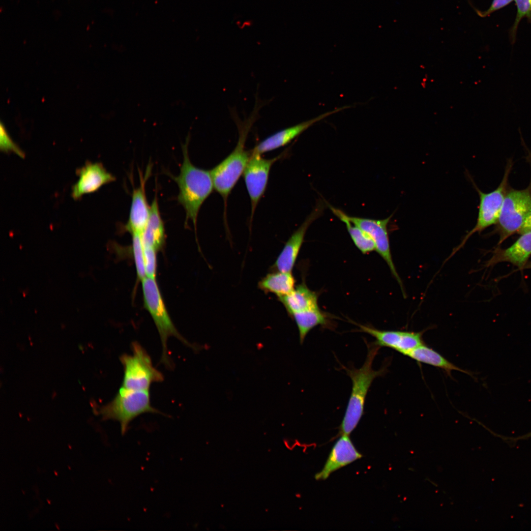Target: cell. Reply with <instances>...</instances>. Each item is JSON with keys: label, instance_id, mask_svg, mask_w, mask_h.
I'll return each instance as SVG.
<instances>
[{"label": "cell", "instance_id": "cell-1", "mask_svg": "<svg viewBox=\"0 0 531 531\" xmlns=\"http://www.w3.org/2000/svg\"><path fill=\"white\" fill-rule=\"evenodd\" d=\"M190 139L189 133L185 143L181 145L183 159L179 174L170 177L177 183L179 193L177 201L185 212V225L191 220L195 232L200 208L214 189L210 171L198 168L191 162L188 147Z\"/></svg>", "mask_w": 531, "mask_h": 531}, {"label": "cell", "instance_id": "cell-2", "mask_svg": "<svg viewBox=\"0 0 531 531\" xmlns=\"http://www.w3.org/2000/svg\"><path fill=\"white\" fill-rule=\"evenodd\" d=\"M364 363L359 368L347 369L352 382L351 395L346 410L340 426V434L349 435L355 428L364 412L366 397L374 380L385 374L383 367L379 370L373 369V362L380 347L375 343L369 344Z\"/></svg>", "mask_w": 531, "mask_h": 531}, {"label": "cell", "instance_id": "cell-3", "mask_svg": "<svg viewBox=\"0 0 531 531\" xmlns=\"http://www.w3.org/2000/svg\"><path fill=\"white\" fill-rule=\"evenodd\" d=\"M141 282L144 307L151 316L161 339V362L166 367L172 368L173 366L167 347V340L170 337H176L195 351L200 350V347L189 342L175 327L168 312L155 278L146 276Z\"/></svg>", "mask_w": 531, "mask_h": 531}, {"label": "cell", "instance_id": "cell-4", "mask_svg": "<svg viewBox=\"0 0 531 531\" xmlns=\"http://www.w3.org/2000/svg\"><path fill=\"white\" fill-rule=\"evenodd\" d=\"M252 122L239 128V138L232 152L210 171L214 189L222 197L224 203L225 217L227 202L232 190L236 184L252 154L251 150L245 148L247 136Z\"/></svg>", "mask_w": 531, "mask_h": 531}, {"label": "cell", "instance_id": "cell-5", "mask_svg": "<svg viewBox=\"0 0 531 531\" xmlns=\"http://www.w3.org/2000/svg\"><path fill=\"white\" fill-rule=\"evenodd\" d=\"M131 349V354H122L119 358L123 369L121 387L149 390L152 384L162 382L164 376L153 366L149 355L140 344L132 342Z\"/></svg>", "mask_w": 531, "mask_h": 531}, {"label": "cell", "instance_id": "cell-6", "mask_svg": "<svg viewBox=\"0 0 531 531\" xmlns=\"http://www.w3.org/2000/svg\"><path fill=\"white\" fill-rule=\"evenodd\" d=\"M148 413H160L151 406L149 390H129L122 387L113 400L103 410L106 418L119 422L122 435L127 432L134 419Z\"/></svg>", "mask_w": 531, "mask_h": 531}, {"label": "cell", "instance_id": "cell-7", "mask_svg": "<svg viewBox=\"0 0 531 531\" xmlns=\"http://www.w3.org/2000/svg\"><path fill=\"white\" fill-rule=\"evenodd\" d=\"M531 211V185L522 190L510 189L505 195L496 231L500 236L498 245L518 233Z\"/></svg>", "mask_w": 531, "mask_h": 531}, {"label": "cell", "instance_id": "cell-8", "mask_svg": "<svg viewBox=\"0 0 531 531\" xmlns=\"http://www.w3.org/2000/svg\"><path fill=\"white\" fill-rule=\"evenodd\" d=\"M511 166V164L507 166L501 183L496 189L490 192H482L473 183L479 197L477 221L475 226L466 235L461 243L455 248L450 257L461 248L469 238L473 234L481 232L487 227L497 223L507 191L508 178Z\"/></svg>", "mask_w": 531, "mask_h": 531}, {"label": "cell", "instance_id": "cell-9", "mask_svg": "<svg viewBox=\"0 0 531 531\" xmlns=\"http://www.w3.org/2000/svg\"><path fill=\"white\" fill-rule=\"evenodd\" d=\"M282 155L266 159L262 157L261 154L252 152L242 174L251 201V222L257 206L266 188L271 167Z\"/></svg>", "mask_w": 531, "mask_h": 531}, {"label": "cell", "instance_id": "cell-10", "mask_svg": "<svg viewBox=\"0 0 531 531\" xmlns=\"http://www.w3.org/2000/svg\"><path fill=\"white\" fill-rule=\"evenodd\" d=\"M347 217L355 224L367 234L373 240L375 250L379 254L388 265L391 272L400 285L404 295L405 293L403 283L394 266L390 251L387 225L392 215L381 220L351 216Z\"/></svg>", "mask_w": 531, "mask_h": 531}, {"label": "cell", "instance_id": "cell-11", "mask_svg": "<svg viewBox=\"0 0 531 531\" xmlns=\"http://www.w3.org/2000/svg\"><path fill=\"white\" fill-rule=\"evenodd\" d=\"M324 208V204L319 201L311 213L288 239L272 266V270L287 272L292 271L308 227L322 215Z\"/></svg>", "mask_w": 531, "mask_h": 531}, {"label": "cell", "instance_id": "cell-12", "mask_svg": "<svg viewBox=\"0 0 531 531\" xmlns=\"http://www.w3.org/2000/svg\"><path fill=\"white\" fill-rule=\"evenodd\" d=\"M360 330L374 338L380 347H388L405 355L424 343L422 333L406 331L381 330L366 325H358Z\"/></svg>", "mask_w": 531, "mask_h": 531}, {"label": "cell", "instance_id": "cell-13", "mask_svg": "<svg viewBox=\"0 0 531 531\" xmlns=\"http://www.w3.org/2000/svg\"><path fill=\"white\" fill-rule=\"evenodd\" d=\"M77 182L73 185L71 196L78 200L83 195L95 192L104 185L115 180V177L108 172L100 163L88 162L77 169Z\"/></svg>", "mask_w": 531, "mask_h": 531}, {"label": "cell", "instance_id": "cell-14", "mask_svg": "<svg viewBox=\"0 0 531 531\" xmlns=\"http://www.w3.org/2000/svg\"><path fill=\"white\" fill-rule=\"evenodd\" d=\"M151 173L148 166L144 176L140 173L139 186L133 190L128 221L124 229L131 234L142 235L147 224L150 209L146 195V182Z\"/></svg>", "mask_w": 531, "mask_h": 531}, {"label": "cell", "instance_id": "cell-15", "mask_svg": "<svg viewBox=\"0 0 531 531\" xmlns=\"http://www.w3.org/2000/svg\"><path fill=\"white\" fill-rule=\"evenodd\" d=\"M349 107L345 106L332 111L325 113L314 118L303 121L295 125L280 130L261 141L251 150L253 153L262 155L266 152L283 147L299 136L315 123L326 117Z\"/></svg>", "mask_w": 531, "mask_h": 531}, {"label": "cell", "instance_id": "cell-16", "mask_svg": "<svg viewBox=\"0 0 531 531\" xmlns=\"http://www.w3.org/2000/svg\"><path fill=\"white\" fill-rule=\"evenodd\" d=\"M362 457L349 436L342 435L333 446L323 469L315 474V478L325 480L333 472Z\"/></svg>", "mask_w": 531, "mask_h": 531}, {"label": "cell", "instance_id": "cell-17", "mask_svg": "<svg viewBox=\"0 0 531 531\" xmlns=\"http://www.w3.org/2000/svg\"><path fill=\"white\" fill-rule=\"evenodd\" d=\"M531 255V232L525 233L510 246L505 249L496 248L486 263L487 267L499 263L508 262L523 269Z\"/></svg>", "mask_w": 531, "mask_h": 531}, {"label": "cell", "instance_id": "cell-18", "mask_svg": "<svg viewBox=\"0 0 531 531\" xmlns=\"http://www.w3.org/2000/svg\"><path fill=\"white\" fill-rule=\"evenodd\" d=\"M141 237L144 246L151 247L157 251L161 250L165 244V227L156 196L150 205L149 218Z\"/></svg>", "mask_w": 531, "mask_h": 531}, {"label": "cell", "instance_id": "cell-19", "mask_svg": "<svg viewBox=\"0 0 531 531\" xmlns=\"http://www.w3.org/2000/svg\"><path fill=\"white\" fill-rule=\"evenodd\" d=\"M278 298L291 316L294 313L319 307L317 295L303 283L295 287L289 294Z\"/></svg>", "mask_w": 531, "mask_h": 531}, {"label": "cell", "instance_id": "cell-20", "mask_svg": "<svg viewBox=\"0 0 531 531\" xmlns=\"http://www.w3.org/2000/svg\"><path fill=\"white\" fill-rule=\"evenodd\" d=\"M295 283L292 271H273L259 282L258 287L264 292L273 294L278 298L293 291Z\"/></svg>", "mask_w": 531, "mask_h": 531}, {"label": "cell", "instance_id": "cell-21", "mask_svg": "<svg viewBox=\"0 0 531 531\" xmlns=\"http://www.w3.org/2000/svg\"><path fill=\"white\" fill-rule=\"evenodd\" d=\"M407 356L418 362L427 364L441 368L444 370L449 375L452 371H460L470 375L469 372L464 370L453 364L441 354L427 347L424 344L413 350Z\"/></svg>", "mask_w": 531, "mask_h": 531}, {"label": "cell", "instance_id": "cell-22", "mask_svg": "<svg viewBox=\"0 0 531 531\" xmlns=\"http://www.w3.org/2000/svg\"><path fill=\"white\" fill-rule=\"evenodd\" d=\"M328 206L333 214L344 223L353 241L362 253L367 254L375 250V243L371 237L350 221L347 214L329 204Z\"/></svg>", "mask_w": 531, "mask_h": 531}, {"label": "cell", "instance_id": "cell-23", "mask_svg": "<svg viewBox=\"0 0 531 531\" xmlns=\"http://www.w3.org/2000/svg\"><path fill=\"white\" fill-rule=\"evenodd\" d=\"M293 318L298 328L299 341L302 344L309 332L319 325H326L327 324L325 315L319 307L314 308L294 313L291 316Z\"/></svg>", "mask_w": 531, "mask_h": 531}, {"label": "cell", "instance_id": "cell-24", "mask_svg": "<svg viewBox=\"0 0 531 531\" xmlns=\"http://www.w3.org/2000/svg\"><path fill=\"white\" fill-rule=\"evenodd\" d=\"M132 235V250L138 279L142 281L147 276L144 260V245L141 235Z\"/></svg>", "mask_w": 531, "mask_h": 531}, {"label": "cell", "instance_id": "cell-25", "mask_svg": "<svg viewBox=\"0 0 531 531\" xmlns=\"http://www.w3.org/2000/svg\"><path fill=\"white\" fill-rule=\"evenodd\" d=\"M514 0L517 8V13L514 22L509 30V38L512 44H513L516 41L517 29L521 20L524 18H526L531 24V0Z\"/></svg>", "mask_w": 531, "mask_h": 531}, {"label": "cell", "instance_id": "cell-26", "mask_svg": "<svg viewBox=\"0 0 531 531\" xmlns=\"http://www.w3.org/2000/svg\"><path fill=\"white\" fill-rule=\"evenodd\" d=\"M0 148L4 152H12L20 157H25L24 152L12 140L2 121L0 124Z\"/></svg>", "mask_w": 531, "mask_h": 531}, {"label": "cell", "instance_id": "cell-27", "mask_svg": "<svg viewBox=\"0 0 531 531\" xmlns=\"http://www.w3.org/2000/svg\"><path fill=\"white\" fill-rule=\"evenodd\" d=\"M151 247L144 246L146 273L147 277L155 278L157 270V252Z\"/></svg>", "mask_w": 531, "mask_h": 531}, {"label": "cell", "instance_id": "cell-28", "mask_svg": "<svg viewBox=\"0 0 531 531\" xmlns=\"http://www.w3.org/2000/svg\"><path fill=\"white\" fill-rule=\"evenodd\" d=\"M513 0H493L489 8L485 11H480L474 8L476 14L480 17L489 16L495 11L499 10L508 5Z\"/></svg>", "mask_w": 531, "mask_h": 531}, {"label": "cell", "instance_id": "cell-29", "mask_svg": "<svg viewBox=\"0 0 531 531\" xmlns=\"http://www.w3.org/2000/svg\"><path fill=\"white\" fill-rule=\"evenodd\" d=\"M529 232H531V211L525 219L518 233L521 235Z\"/></svg>", "mask_w": 531, "mask_h": 531}, {"label": "cell", "instance_id": "cell-30", "mask_svg": "<svg viewBox=\"0 0 531 531\" xmlns=\"http://www.w3.org/2000/svg\"><path fill=\"white\" fill-rule=\"evenodd\" d=\"M531 438V431L522 436L515 437H505V440L507 443L509 444L514 443L518 441L524 440Z\"/></svg>", "mask_w": 531, "mask_h": 531}]
</instances>
